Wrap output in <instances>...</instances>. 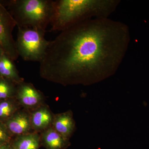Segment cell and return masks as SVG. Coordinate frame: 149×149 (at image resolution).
I'll return each instance as SVG.
<instances>
[{
	"label": "cell",
	"instance_id": "obj_1",
	"mask_svg": "<svg viewBox=\"0 0 149 149\" xmlns=\"http://www.w3.org/2000/svg\"><path fill=\"white\" fill-rule=\"evenodd\" d=\"M130 40L127 25L109 18L83 22L50 41L40 63L43 78L63 85H88L116 72Z\"/></svg>",
	"mask_w": 149,
	"mask_h": 149
},
{
	"label": "cell",
	"instance_id": "obj_2",
	"mask_svg": "<svg viewBox=\"0 0 149 149\" xmlns=\"http://www.w3.org/2000/svg\"><path fill=\"white\" fill-rule=\"evenodd\" d=\"M120 3L118 0L54 1L51 30L61 32L86 20L109 18Z\"/></svg>",
	"mask_w": 149,
	"mask_h": 149
},
{
	"label": "cell",
	"instance_id": "obj_3",
	"mask_svg": "<svg viewBox=\"0 0 149 149\" xmlns=\"http://www.w3.org/2000/svg\"><path fill=\"white\" fill-rule=\"evenodd\" d=\"M8 5L18 28H35L46 32L54 12L52 0H13Z\"/></svg>",
	"mask_w": 149,
	"mask_h": 149
},
{
	"label": "cell",
	"instance_id": "obj_4",
	"mask_svg": "<svg viewBox=\"0 0 149 149\" xmlns=\"http://www.w3.org/2000/svg\"><path fill=\"white\" fill-rule=\"evenodd\" d=\"M46 32L35 28H18L15 45L19 56L25 61L40 63L50 42L45 38Z\"/></svg>",
	"mask_w": 149,
	"mask_h": 149
},
{
	"label": "cell",
	"instance_id": "obj_5",
	"mask_svg": "<svg viewBox=\"0 0 149 149\" xmlns=\"http://www.w3.org/2000/svg\"><path fill=\"white\" fill-rule=\"evenodd\" d=\"M15 26L13 17L0 3V48L13 61L19 57L12 34Z\"/></svg>",
	"mask_w": 149,
	"mask_h": 149
},
{
	"label": "cell",
	"instance_id": "obj_6",
	"mask_svg": "<svg viewBox=\"0 0 149 149\" xmlns=\"http://www.w3.org/2000/svg\"><path fill=\"white\" fill-rule=\"evenodd\" d=\"M15 98L22 107L31 112L43 104V94L30 83H19L17 86Z\"/></svg>",
	"mask_w": 149,
	"mask_h": 149
},
{
	"label": "cell",
	"instance_id": "obj_7",
	"mask_svg": "<svg viewBox=\"0 0 149 149\" xmlns=\"http://www.w3.org/2000/svg\"><path fill=\"white\" fill-rule=\"evenodd\" d=\"M13 138L31 133L32 130L30 112L20 109L5 123Z\"/></svg>",
	"mask_w": 149,
	"mask_h": 149
},
{
	"label": "cell",
	"instance_id": "obj_8",
	"mask_svg": "<svg viewBox=\"0 0 149 149\" xmlns=\"http://www.w3.org/2000/svg\"><path fill=\"white\" fill-rule=\"evenodd\" d=\"M31 125L34 132H42L52 127L54 116L47 106H42L30 112Z\"/></svg>",
	"mask_w": 149,
	"mask_h": 149
},
{
	"label": "cell",
	"instance_id": "obj_9",
	"mask_svg": "<svg viewBox=\"0 0 149 149\" xmlns=\"http://www.w3.org/2000/svg\"><path fill=\"white\" fill-rule=\"evenodd\" d=\"M52 127L65 139L69 140L75 129L72 112L69 111L54 116Z\"/></svg>",
	"mask_w": 149,
	"mask_h": 149
},
{
	"label": "cell",
	"instance_id": "obj_10",
	"mask_svg": "<svg viewBox=\"0 0 149 149\" xmlns=\"http://www.w3.org/2000/svg\"><path fill=\"white\" fill-rule=\"evenodd\" d=\"M41 145L46 149H65L70 146L69 140L65 139L52 127L41 133Z\"/></svg>",
	"mask_w": 149,
	"mask_h": 149
},
{
	"label": "cell",
	"instance_id": "obj_11",
	"mask_svg": "<svg viewBox=\"0 0 149 149\" xmlns=\"http://www.w3.org/2000/svg\"><path fill=\"white\" fill-rule=\"evenodd\" d=\"M0 76L10 80L17 85L24 82L19 74L13 61L5 53L0 59Z\"/></svg>",
	"mask_w": 149,
	"mask_h": 149
},
{
	"label": "cell",
	"instance_id": "obj_12",
	"mask_svg": "<svg viewBox=\"0 0 149 149\" xmlns=\"http://www.w3.org/2000/svg\"><path fill=\"white\" fill-rule=\"evenodd\" d=\"M13 149H39L40 136L37 132H31L13 138L11 142Z\"/></svg>",
	"mask_w": 149,
	"mask_h": 149
},
{
	"label": "cell",
	"instance_id": "obj_13",
	"mask_svg": "<svg viewBox=\"0 0 149 149\" xmlns=\"http://www.w3.org/2000/svg\"><path fill=\"white\" fill-rule=\"evenodd\" d=\"M22 107L16 98L0 101V121L5 123Z\"/></svg>",
	"mask_w": 149,
	"mask_h": 149
},
{
	"label": "cell",
	"instance_id": "obj_14",
	"mask_svg": "<svg viewBox=\"0 0 149 149\" xmlns=\"http://www.w3.org/2000/svg\"><path fill=\"white\" fill-rule=\"evenodd\" d=\"M17 85L0 76V101L15 97Z\"/></svg>",
	"mask_w": 149,
	"mask_h": 149
},
{
	"label": "cell",
	"instance_id": "obj_15",
	"mask_svg": "<svg viewBox=\"0 0 149 149\" xmlns=\"http://www.w3.org/2000/svg\"><path fill=\"white\" fill-rule=\"evenodd\" d=\"M13 137L11 135L5 123L0 121V146L10 143Z\"/></svg>",
	"mask_w": 149,
	"mask_h": 149
},
{
	"label": "cell",
	"instance_id": "obj_16",
	"mask_svg": "<svg viewBox=\"0 0 149 149\" xmlns=\"http://www.w3.org/2000/svg\"><path fill=\"white\" fill-rule=\"evenodd\" d=\"M0 149H13L12 146L11 142L5 144L0 146Z\"/></svg>",
	"mask_w": 149,
	"mask_h": 149
},
{
	"label": "cell",
	"instance_id": "obj_17",
	"mask_svg": "<svg viewBox=\"0 0 149 149\" xmlns=\"http://www.w3.org/2000/svg\"><path fill=\"white\" fill-rule=\"evenodd\" d=\"M4 53L3 51V50L0 48V59H1V57L2 56L3 54Z\"/></svg>",
	"mask_w": 149,
	"mask_h": 149
}]
</instances>
